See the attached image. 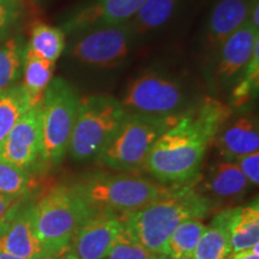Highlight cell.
I'll use <instances>...</instances> for the list:
<instances>
[{"instance_id":"6da1fadb","label":"cell","mask_w":259,"mask_h":259,"mask_svg":"<svg viewBox=\"0 0 259 259\" xmlns=\"http://www.w3.org/2000/svg\"><path fill=\"white\" fill-rule=\"evenodd\" d=\"M232 111L215 96H204L157 139L144 170L163 185H192L200 176L208 148Z\"/></svg>"},{"instance_id":"7a4b0ae2","label":"cell","mask_w":259,"mask_h":259,"mask_svg":"<svg viewBox=\"0 0 259 259\" xmlns=\"http://www.w3.org/2000/svg\"><path fill=\"white\" fill-rule=\"evenodd\" d=\"M203 97L196 78L189 72L154 65L128 79L119 101L130 114L181 118Z\"/></svg>"},{"instance_id":"3957f363","label":"cell","mask_w":259,"mask_h":259,"mask_svg":"<svg viewBox=\"0 0 259 259\" xmlns=\"http://www.w3.org/2000/svg\"><path fill=\"white\" fill-rule=\"evenodd\" d=\"M211 210V202L192 185L173 186L161 198L137 211L121 213L132 238L154 253H167L170 235L190 219L203 220Z\"/></svg>"},{"instance_id":"277c9868","label":"cell","mask_w":259,"mask_h":259,"mask_svg":"<svg viewBox=\"0 0 259 259\" xmlns=\"http://www.w3.org/2000/svg\"><path fill=\"white\" fill-rule=\"evenodd\" d=\"M139 47L141 44L126 23L103 25L67 37L63 57L71 70L101 76L120 71Z\"/></svg>"},{"instance_id":"5b68a950","label":"cell","mask_w":259,"mask_h":259,"mask_svg":"<svg viewBox=\"0 0 259 259\" xmlns=\"http://www.w3.org/2000/svg\"><path fill=\"white\" fill-rule=\"evenodd\" d=\"M73 190L94 211L106 210L116 213L137 211L167 194L173 186L132 174L95 173L72 185Z\"/></svg>"},{"instance_id":"8992f818","label":"cell","mask_w":259,"mask_h":259,"mask_svg":"<svg viewBox=\"0 0 259 259\" xmlns=\"http://www.w3.org/2000/svg\"><path fill=\"white\" fill-rule=\"evenodd\" d=\"M127 112L114 96H80L67 154L74 161L97 160L114 137Z\"/></svg>"},{"instance_id":"52a82bcc","label":"cell","mask_w":259,"mask_h":259,"mask_svg":"<svg viewBox=\"0 0 259 259\" xmlns=\"http://www.w3.org/2000/svg\"><path fill=\"white\" fill-rule=\"evenodd\" d=\"M32 209L35 231L51 257L69 247L74 233L94 212L72 186L54 187Z\"/></svg>"},{"instance_id":"ba28073f","label":"cell","mask_w":259,"mask_h":259,"mask_svg":"<svg viewBox=\"0 0 259 259\" xmlns=\"http://www.w3.org/2000/svg\"><path fill=\"white\" fill-rule=\"evenodd\" d=\"M80 95L63 77H54L41 100L42 153L40 163L56 167L69 150Z\"/></svg>"},{"instance_id":"9c48e42d","label":"cell","mask_w":259,"mask_h":259,"mask_svg":"<svg viewBox=\"0 0 259 259\" xmlns=\"http://www.w3.org/2000/svg\"><path fill=\"white\" fill-rule=\"evenodd\" d=\"M179 119L127 113L114 137L96 161L115 171L144 169L157 139Z\"/></svg>"},{"instance_id":"30bf717a","label":"cell","mask_w":259,"mask_h":259,"mask_svg":"<svg viewBox=\"0 0 259 259\" xmlns=\"http://www.w3.org/2000/svg\"><path fill=\"white\" fill-rule=\"evenodd\" d=\"M259 45V31L248 22L223 42L202 77L210 92L231 93L241 79Z\"/></svg>"},{"instance_id":"8fae6325","label":"cell","mask_w":259,"mask_h":259,"mask_svg":"<svg viewBox=\"0 0 259 259\" xmlns=\"http://www.w3.org/2000/svg\"><path fill=\"white\" fill-rule=\"evenodd\" d=\"M254 0H213L197 38V63L200 73L209 66L219 48L248 21Z\"/></svg>"},{"instance_id":"7c38bea8","label":"cell","mask_w":259,"mask_h":259,"mask_svg":"<svg viewBox=\"0 0 259 259\" xmlns=\"http://www.w3.org/2000/svg\"><path fill=\"white\" fill-rule=\"evenodd\" d=\"M125 229L121 213L97 210L80 225L63 253L76 259H105Z\"/></svg>"},{"instance_id":"4fadbf2b","label":"cell","mask_w":259,"mask_h":259,"mask_svg":"<svg viewBox=\"0 0 259 259\" xmlns=\"http://www.w3.org/2000/svg\"><path fill=\"white\" fill-rule=\"evenodd\" d=\"M147 0H82L63 16L60 28L66 36L103 25L124 24Z\"/></svg>"},{"instance_id":"5bb4252c","label":"cell","mask_w":259,"mask_h":259,"mask_svg":"<svg viewBox=\"0 0 259 259\" xmlns=\"http://www.w3.org/2000/svg\"><path fill=\"white\" fill-rule=\"evenodd\" d=\"M42 153L41 102L32 106L0 142V161L30 170L40 163Z\"/></svg>"},{"instance_id":"9a60e30c","label":"cell","mask_w":259,"mask_h":259,"mask_svg":"<svg viewBox=\"0 0 259 259\" xmlns=\"http://www.w3.org/2000/svg\"><path fill=\"white\" fill-rule=\"evenodd\" d=\"M34 204H16L0 220V251L28 259L51 257L35 231Z\"/></svg>"},{"instance_id":"2e32d148","label":"cell","mask_w":259,"mask_h":259,"mask_svg":"<svg viewBox=\"0 0 259 259\" xmlns=\"http://www.w3.org/2000/svg\"><path fill=\"white\" fill-rule=\"evenodd\" d=\"M215 147L222 160L235 158L259 150L258 116L253 112L242 111L240 114L232 113L223 121L213 139Z\"/></svg>"},{"instance_id":"e0dca14e","label":"cell","mask_w":259,"mask_h":259,"mask_svg":"<svg viewBox=\"0 0 259 259\" xmlns=\"http://www.w3.org/2000/svg\"><path fill=\"white\" fill-rule=\"evenodd\" d=\"M190 0H147L126 23L139 44L166 30L187 8Z\"/></svg>"},{"instance_id":"ac0fdd59","label":"cell","mask_w":259,"mask_h":259,"mask_svg":"<svg viewBox=\"0 0 259 259\" xmlns=\"http://www.w3.org/2000/svg\"><path fill=\"white\" fill-rule=\"evenodd\" d=\"M250 186V181L235 162L222 160L209 168L203 183L205 192L200 193L208 199L212 197L219 200H234L245 196Z\"/></svg>"},{"instance_id":"d6986e66","label":"cell","mask_w":259,"mask_h":259,"mask_svg":"<svg viewBox=\"0 0 259 259\" xmlns=\"http://www.w3.org/2000/svg\"><path fill=\"white\" fill-rule=\"evenodd\" d=\"M229 244L231 253L245 251L259 244L258 202L250 205L232 208L229 218Z\"/></svg>"},{"instance_id":"ffe728a7","label":"cell","mask_w":259,"mask_h":259,"mask_svg":"<svg viewBox=\"0 0 259 259\" xmlns=\"http://www.w3.org/2000/svg\"><path fill=\"white\" fill-rule=\"evenodd\" d=\"M231 209L219 212L205 226L191 259H226L231 254L229 244V218Z\"/></svg>"},{"instance_id":"44dd1931","label":"cell","mask_w":259,"mask_h":259,"mask_svg":"<svg viewBox=\"0 0 259 259\" xmlns=\"http://www.w3.org/2000/svg\"><path fill=\"white\" fill-rule=\"evenodd\" d=\"M66 42L67 36L60 27L38 22L32 25L27 50L38 58L57 63L63 57Z\"/></svg>"},{"instance_id":"7402d4cb","label":"cell","mask_w":259,"mask_h":259,"mask_svg":"<svg viewBox=\"0 0 259 259\" xmlns=\"http://www.w3.org/2000/svg\"><path fill=\"white\" fill-rule=\"evenodd\" d=\"M27 54V40L14 35L0 42V90L21 82Z\"/></svg>"},{"instance_id":"603a6c76","label":"cell","mask_w":259,"mask_h":259,"mask_svg":"<svg viewBox=\"0 0 259 259\" xmlns=\"http://www.w3.org/2000/svg\"><path fill=\"white\" fill-rule=\"evenodd\" d=\"M56 64L38 58L27 50L21 83L28 94L31 106L41 102L47 87L54 78Z\"/></svg>"},{"instance_id":"cb8c5ba5","label":"cell","mask_w":259,"mask_h":259,"mask_svg":"<svg viewBox=\"0 0 259 259\" xmlns=\"http://www.w3.org/2000/svg\"><path fill=\"white\" fill-rule=\"evenodd\" d=\"M30 107V100L21 82L0 90V142Z\"/></svg>"},{"instance_id":"d4e9b609","label":"cell","mask_w":259,"mask_h":259,"mask_svg":"<svg viewBox=\"0 0 259 259\" xmlns=\"http://www.w3.org/2000/svg\"><path fill=\"white\" fill-rule=\"evenodd\" d=\"M205 226L200 219H190L181 223L168 240L167 257L169 259L192 258Z\"/></svg>"},{"instance_id":"484cf974","label":"cell","mask_w":259,"mask_h":259,"mask_svg":"<svg viewBox=\"0 0 259 259\" xmlns=\"http://www.w3.org/2000/svg\"><path fill=\"white\" fill-rule=\"evenodd\" d=\"M259 89V45L255 47L250 63L247 65L241 79L229 93V107L244 108L248 102L257 96Z\"/></svg>"},{"instance_id":"4316f807","label":"cell","mask_w":259,"mask_h":259,"mask_svg":"<svg viewBox=\"0 0 259 259\" xmlns=\"http://www.w3.org/2000/svg\"><path fill=\"white\" fill-rule=\"evenodd\" d=\"M30 181L29 170L0 161V193L18 198L27 192Z\"/></svg>"},{"instance_id":"83f0119b","label":"cell","mask_w":259,"mask_h":259,"mask_svg":"<svg viewBox=\"0 0 259 259\" xmlns=\"http://www.w3.org/2000/svg\"><path fill=\"white\" fill-rule=\"evenodd\" d=\"M126 226V225H125ZM105 259H169L167 255L154 253L147 250L132 238L127 228L122 238L116 242Z\"/></svg>"},{"instance_id":"f1b7e54d","label":"cell","mask_w":259,"mask_h":259,"mask_svg":"<svg viewBox=\"0 0 259 259\" xmlns=\"http://www.w3.org/2000/svg\"><path fill=\"white\" fill-rule=\"evenodd\" d=\"M24 16L21 0H0V42L14 36Z\"/></svg>"},{"instance_id":"f546056e","label":"cell","mask_w":259,"mask_h":259,"mask_svg":"<svg viewBox=\"0 0 259 259\" xmlns=\"http://www.w3.org/2000/svg\"><path fill=\"white\" fill-rule=\"evenodd\" d=\"M236 166L240 168L241 173L244 174L246 179L250 181L251 185L258 186L259 184V150L254 153L244 155L235 158Z\"/></svg>"},{"instance_id":"4dcf8cb0","label":"cell","mask_w":259,"mask_h":259,"mask_svg":"<svg viewBox=\"0 0 259 259\" xmlns=\"http://www.w3.org/2000/svg\"><path fill=\"white\" fill-rule=\"evenodd\" d=\"M259 244L255 245L254 247L248 248L245 251L234 252V253L228 254L226 259H259Z\"/></svg>"},{"instance_id":"1f68e13d","label":"cell","mask_w":259,"mask_h":259,"mask_svg":"<svg viewBox=\"0 0 259 259\" xmlns=\"http://www.w3.org/2000/svg\"><path fill=\"white\" fill-rule=\"evenodd\" d=\"M16 199H17V197H12L8 196V194L0 193V220L4 218L6 212L15 205Z\"/></svg>"},{"instance_id":"d6a6232c","label":"cell","mask_w":259,"mask_h":259,"mask_svg":"<svg viewBox=\"0 0 259 259\" xmlns=\"http://www.w3.org/2000/svg\"><path fill=\"white\" fill-rule=\"evenodd\" d=\"M0 259H28V258H22V257H17V255L10 254L8 252L0 251Z\"/></svg>"},{"instance_id":"836d02e7","label":"cell","mask_w":259,"mask_h":259,"mask_svg":"<svg viewBox=\"0 0 259 259\" xmlns=\"http://www.w3.org/2000/svg\"><path fill=\"white\" fill-rule=\"evenodd\" d=\"M54 259H76V258L71 257V255L66 254V253H61V254L56 255V257H54Z\"/></svg>"},{"instance_id":"e575fe53","label":"cell","mask_w":259,"mask_h":259,"mask_svg":"<svg viewBox=\"0 0 259 259\" xmlns=\"http://www.w3.org/2000/svg\"><path fill=\"white\" fill-rule=\"evenodd\" d=\"M45 259H54V257H48V258H45Z\"/></svg>"}]
</instances>
